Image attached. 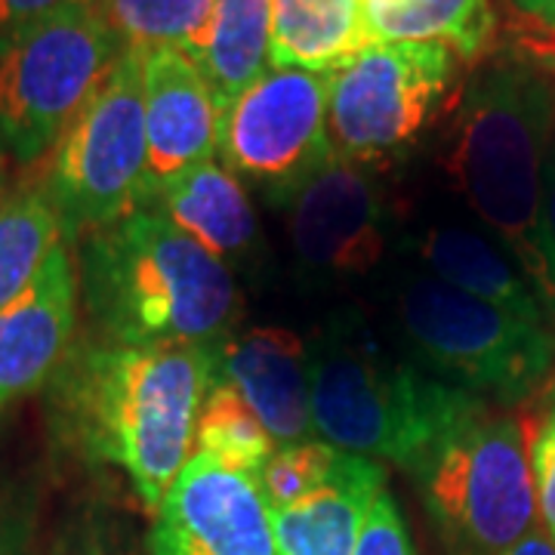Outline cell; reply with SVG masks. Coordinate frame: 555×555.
Here are the masks:
<instances>
[{"label":"cell","instance_id":"1","mask_svg":"<svg viewBox=\"0 0 555 555\" xmlns=\"http://www.w3.org/2000/svg\"><path fill=\"white\" fill-rule=\"evenodd\" d=\"M217 349L83 339L53 377V423L75 454L118 466L139 503L155 513L195 456Z\"/></svg>","mask_w":555,"mask_h":555},{"label":"cell","instance_id":"2","mask_svg":"<svg viewBox=\"0 0 555 555\" xmlns=\"http://www.w3.org/2000/svg\"><path fill=\"white\" fill-rule=\"evenodd\" d=\"M553 137V78L506 56L460 90L444 167L481 229L521 269L555 334V235L543 185Z\"/></svg>","mask_w":555,"mask_h":555},{"label":"cell","instance_id":"3","mask_svg":"<svg viewBox=\"0 0 555 555\" xmlns=\"http://www.w3.org/2000/svg\"><path fill=\"white\" fill-rule=\"evenodd\" d=\"M80 302L96 337L120 346H210L235 334L232 269L142 207L83 238Z\"/></svg>","mask_w":555,"mask_h":555},{"label":"cell","instance_id":"4","mask_svg":"<svg viewBox=\"0 0 555 555\" xmlns=\"http://www.w3.org/2000/svg\"><path fill=\"white\" fill-rule=\"evenodd\" d=\"M315 436L346 454L389 460L414 476L441 438L488 404L389 349L358 309H339L309 346Z\"/></svg>","mask_w":555,"mask_h":555},{"label":"cell","instance_id":"5","mask_svg":"<svg viewBox=\"0 0 555 555\" xmlns=\"http://www.w3.org/2000/svg\"><path fill=\"white\" fill-rule=\"evenodd\" d=\"M404 352L448 386L513 408L553 383L555 334L438 278L416 272L396 291Z\"/></svg>","mask_w":555,"mask_h":555},{"label":"cell","instance_id":"6","mask_svg":"<svg viewBox=\"0 0 555 555\" xmlns=\"http://www.w3.org/2000/svg\"><path fill=\"white\" fill-rule=\"evenodd\" d=\"M414 478L448 555H500L537 531L525 423L491 404L441 438Z\"/></svg>","mask_w":555,"mask_h":555},{"label":"cell","instance_id":"7","mask_svg":"<svg viewBox=\"0 0 555 555\" xmlns=\"http://www.w3.org/2000/svg\"><path fill=\"white\" fill-rule=\"evenodd\" d=\"M124 50L93 0L3 35L0 142L22 164L47 158Z\"/></svg>","mask_w":555,"mask_h":555},{"label":"cell","instance_id":"8","mask_svg":"<svg viewBox=\"0 0 555 555\" xmlns=\"http://www.w3.org/2000/svg\"><path fill=\"white\" fill-rule=\"evenodd\" d=\"M460 60L436 40H383L331 75L334 155L371 170L408 160L460 96Z\"/></svg>","mask_w":555,"mask_h":555},{"label":"cell","instance_id":"9","mask_svg":"<svg viewBox=\"0 0 555 555\" xmlns=\"http://www.w3.org/2000/svg\"><path fill=\"white\" fill-rule=\"evenodd\" d=\"M43 189L56 204L65 238L90 235L130 217L149 198V137L142 50H124L100 90L50 152Z\"/></svg>","mask_w":555,"mask_h":555},{"label":"cell","instance_id":"10","mask_svg":"<svg viewBox=\"0 0 555 555\" xmlns=\"http://www.w3.org/2000/svg\"><path fill=\"white\" fill-rule=\"evenodd\" d=\"M331 75L269 68L219 118V158L275 207L337 158L327 133Z\"/></svg>","mask_w":555,"mask_h":555},{"label":"cell","instance_id":"11","mask_svg":"<svg viewBox=\"0 0 555 555\" xmlns=\"http://www.w3.org/2000/svg\"><path fill=\"white\" fill-rule=\"evenodd\" d=\"M297 266L318 284L371 275L392 247L396 210L377 170L334 158L281 201Z\"/></svg>","mask_w":555,"mask_h":555},{"label":"cell","instance_id":"12","mask_svg":"<svg viewBox=\"0 0 555 555\" xmlns=\"http://www.w3.org/2000/svg\"><path fill=\"white\" fill-rule=\"evenodd\" d=\"M149 555H281L259 476L192 456L155 509Z\"/></svg>","mask_w":555,"mask_h":555},{"label":"cell","instance_id":"13","mask_svg":"<svg viewBox=\"0 0 555 555\" xmlns=\"http://www.w3.org/2000/svg\"><path fill=\"white\" fill-rule=\"evenodd\" d=\"M80 284L68 247L60 244L38 281L0 309V411L53 383L75 346Z\"/></svg>","mask_w":555,"mask_h":555},{"label":"cell","instance_id":"14","mask_svg":"<svg viewBox=\"0 0 555 555\" xmlns=\"http://www.w3.org/2000/svg\"><path fill=\"white\" fill-rule=\"evenodd\" d=\"M142 96L152 198L170 179L214 160L219 145V108L198 65L173 47L142 50Z\"/></svg>","mask_w":555,"mask_h":555},{"label":"cell","instance_id":"15","mask_svg":"<svg viewBox=\"0 0 555 555\" xmlns=\"http://www.w3.org/2000/svg\"><path fill=\"white\" fill-rule=\"evenodd\" d=\"M217 377L238 389L275 444L315 438L309 346L294 331H235L217 349Z\"/></svg>","mask_w":555,"mask_h":555},{"label":"cell","instance_id":"16","mask_svg":"<svg viewBox=\"0 0 555 555\" xmlns=\"http://www.w3.org/2000/svg\"><path fill=\"white\" fill-rule=\"evenodd\" d=\"M404 247L426 269V275L438 278L469 297L485 299L496 309H506L509 315L550 327L521 269L485 229L436 219L411 232L404 238Z\"/></svg>","mask_w":555,"mask_h":555},{"label":"cell","instance_id":"17","mask_svg":"<svg viewBox=\"0 0 555 555\" xmlns=\"http://www.w3.org/2000/svg\"><path fill=\"white\" fill-rule=\"evenodd\" d=\"M386 491L379 460L339 451L312 494L275 513L281 555H356L374 500Z\"/></svg>","mask_w":555,"mask_h":555},{"label":"cell","instance_id":"18","mask_svg":"<svg viewBox=\"0 0 555 555\" xmlns=\"http://www.w3.org/2000/svg\"><path fill=\"white\" fill-rule=\"evenodd\" d=\"M229 269L257 250L259 219L241 179L217 160L170 179L145 204Z\"/></svg>","mask_w":555,"mask_h":555},{"label":"cell","instance_id":"19","mask_svg":"<svg viewBox=\"0 0 555 555\" xmlns=\"http://www.w3.org/2000/svg\"><path fill=\"white\" fill-rule=\"evenodd\" d=\"M374 43L364 0H272V68L334 75Z\"/></svg>","mask_w":555,"mask_h":555},{"label":"cell","instance_id":"20","mask_svg":"<svg viewBox=\"0 0 555 555\" xmlns=\"http://www.w3.org/2000/svg\"><path fill=\"white\" fill-rule=\"evenodd\" d=\"M222 112L272 65V0H214L201 43L189 53Z\"/></svg>","mask_w":555,"mask_h":555},{"label":"cell","instance_id":"21","mask_svg":"<svg viewBox=\"0 0 555 555\" xmlns=\"http://www.w3.org/2000/svg\"><path fill=\"white\" fill-rule=\"evenodd\" d=\"M367 25L377 43L383 40H436L463 65L488 56L496 35L491 0H404V3H364Z\"/></svg>","mask_w":555,"mask_h":555},{"label":"cell","instance_id":"22","mask_svg":"<svg viewBox=\"0 0 555 555\" xmlns=\"http://www.w3.org/2000/svg\"><path fill=\"white\" fill-rule=\"evenodd\" d=\"M60 244H65V229L43 182L0 198V309L38 281Z\"/></svg>","mask_w":555,"mask_h":555},{"label":"cell","instance_id":"23","mask_svg":"<svg viewBox=\"0 0 555 555\" xmlns=\"http://www.w3.org/2000/svg\"><path fill=\"white\" fill-rule=\"evenodd\" d=\"M195 448L198 454L217 456L225 466L259 476L278 444L238 389L229 379L214 377L201 404Z\"/></svg>","mask_w":555,"mask_h":555},{"label":"cell","instance_id":"24","mask_svg":"<svg viewBox=\"0 0 555 555\" xmlns=\"http://www.w3.org/2000/svg\"><path fill=\"white\" fill-rule=\"evenodd\" d=\"M102 20L130 50L173 47L192 53L204 38L214 0H93Z\"/></svg>","mask_w":555,"mask_h":555},{"label":"cell","instance_id":"25","mask_svg":"<svg viewBox=\"0 0 555 555\" xmlns=\"http://www.w3.org/2000/svg\"><path fill=\"white\" fill-rule=\"evenodd\" d=\"M337 448L327 444L324 438H306V441H291V444H278L272 456L266 460L259 485L266 491V500L272 506V513L297 503L306 494H312L324 478L331 476Z\"/></svg>","mask_w":555,"mask_h":555},{"label":"cell","instance_id":"26","mask_svg":"<svg viewBox=\"0 0 555 555\" xmlns=\"http://www.w3.org/2000/svg\"><path fill=\"white\" fill-rule=\"evenodd\" d=\"M47 555H145L130 518L118 509L93 503L68 518L53 537Z\"/></svg>","mask_w":555,"mask_h":555},{"label":"cell","instance_id":"27","mask_svg":"<svg viewBox=\"0 0 555 555\" xmlns=\"http://www.w3.org/2000/svg\"><path fill=\"white\" fill-rule=\"evenodd\" d=\"M525 433H528V454L534 476L537 516L543 521V531L555 543V379L540 396L534 426H525Z\"/></svg>","mask_w":555,"mask_h":555},{"label":"cell","instance_id":"28","mask_svg":"<svg viewBox=\"0 0 555 555\" xmlns=\"http://www.w3.org/2000/svg\"><path fill=\"white\" fill-rule=\"evenodd\" d=\"M356 555H416L404 513L389 491H383L374 500L367 521L361 528V537H358Z\"/></svg>","mask_w":555,"mask_h":555},{"label":"cell","instance_id":"29","mask_svg":"<svg viewBox=\"0 0 555 555\" xmlns=\"http://www.w3.org/2000/svg\"><path fill=\"white\" fill-rule=\"evenodd\" d=\"M75 3H90V0H0V38Z\"/></svg>","mask_w":555,"mask_h":555},{"label":"cell","instance_id":"30","mask_svg":"<svg viewBox=\"0 0 555 555\" xmlns=\"http://www.w3.org/2000/svg\"><path fill=\"white\" fill-rule=\"evenodd\" d=\"M0 555H31L25 521L7 506H0Z\"/></svg>","mask_w":555,"mask_h":555},{"label":"cell","instance_id":"31","mask_svg":"<svg viewBox=\"0 0 555 555\" xmlns=\"http://www.w3.org/2000/svg\"><path fill=\"white\" fill-rule=\"evenodd\" d=\"M513 7L518 10V16L537 22L555 35V0H513Z\"/></svg>","mask_w":555,"mask_h":555},{"label":"cell","instance_id":"32","mask_svg":"<svg viewBox=\"0 0 555 555\" xmlns=\"http://www.w3.org/2000/svg\"><path fill=\"white\" fill-rule=\"evenodd\" d=\"M500 555H555V543L543 528H537L525 540H518L516 546H509L506 553Z\"/></svg>","mask_w":555,"mask_h":555},{"label":"cell","instance_id":"33","mask_svg":"<svg viewBox=\"0 0 555 555\" xmlns=\"http://www.w3.org/2000/svg\"><path fill=\"white\" fill-rule=\"evenodd\" d=\"M543 185H546V217H550V229L555 235V137L546 155V170H543Z\"/></svg>","mask_w":555,"mask_h":555},{"label":"cell","instance_id":"34","mask_svg":"<svg viewBox=\"0 0 555 555\" xmlns=\"http://www.w3.org/2000/svg\"><path fill=\"white\" fill-rule=\"evenodd\" d=\"M364 3H404V0H364Z\"/></svg>","mask_w":555,"mask_h":555},{"label":"cell","instance_id":"35","mask_svg":"<svg viewBox=\"0 0 555 555\" xmlns=\"http://www.w3.org/2000/svg\"><path fill=\"white\" fill-rule=\"evenodd\" d=\"M553 83H555V75H553Z\"/></svg>","mask_w":555,"mask_h":555}]
</instances>
